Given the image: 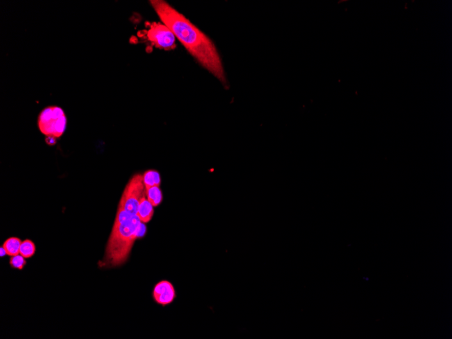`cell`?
Masks as SVG:
<instances>
[{
	"label": "cell",
	"mask_w": 452,
	"mask_h": 339,
	"mask_svg": "<svg viewBox=\"0 0 452 339\" xmlns=\"http://www.w3.org/2000/svg\"><path fill=\"white\" fill-rule=\"evenodd\" d=\"M150 2L161 22L188 52L219 81L227 84L222 59L211 39L167 1L151 0Z\"/></svg>",
	"instance_id": "cell-1"
},
{
	"label": "cell",
	"mask_w": 452,
	"mask_h": 339,
	"mask_svg": "<svg viewBox=\"0 0 452 339\" xmlns=\"http://www.w3.org/2000/svg\"><path fill=\"white\" fill-rule=\"evenodd\" d=\"M147 226L138 216L117 209L103 266L117 267L127 261L135 242L144 236Z\"/></svg>",
	"instance_id": "cell-2"
},
{
	"label": "cell",
	"mask_w": 452,
	"mask_h": 339,
	"mask_svg": "<svg viewBox=\"0 0 452 339\" xmlns=\"http://www.w3.org/2000/svg\"><path fill=\"white\" fill-rule=\"evenodd\" d=\"M37 124L43 134L58 138L65 131L67 117L60 107L48 106L40 112Z\"/></svg>",
	"instance_id": "cell-3"
},
{
	"label": "cell",
	"mask_w": 452,
	"mask_h": 339,
	"mask_svg": "<svg viewBox=\"0 0 452 339\" xmlns=\"http://www.w3.org/2000/svg\"><path fill=\"white\" fill-rule=\"evenodd\" d=\"M146 196V187L142 174L134 175L124 189L118 205L119 209L137 215L140 201Z\"/></svg>",
	"instance_id": "cell-4"
},
{
	"label": "cell",
	"mask_w": 452,
	"mask_h": 339,
	"mask_svg": "<svg viewBox=\"0 0 452 339\" xmlns=\"http://www.w3.org/2000/svg\"><path fill=\"white\" fill-rule=\"evenodd\" d=\"M147 26L144 36L152 46L165 51L175 49L176 37L165 25L153 22L148 23Z\"/></svg>",
	"instance_id": "cell-5"
},
{
	"label": "cell",
	"mask_w": 452,
	"mask_h": 339,
	"mask_svg": "<svg viewBox=\"0 0 452 339\" xmlns=\"http://www.w3.org/2000/svg\"><path fill=\"white\" fill-rule=\"evenodd\" d=\"M175 288L170 282L163 281L156 284L153 290V298L155 302L165 306L172 303L176 299Z\"/></svg>",
	"instance_id": "cell-6"
},
{
	"label": "cell",
	"mask_w": 452,
	"mask_h": 339,
	"mask_svg": "<svg viewBox=\"0 0 452 339\" xmlns=\"http://www.w3.org/2000/svg\"><path fill=\"white\" fill-rule=\"evenodd\" d=\"M154 213V207L148 201L147 196H144L139 204L137 216L142 223L146 224L151 222Z\"/></svg>",
	"instance_id": "cell-7"
},
{
	"label": "cell",
	"mask_w": 452,
	"mask_h": 339,
	"mask_svg": "<svg viewBox=\"0 0 452 339\" xmlns=\"http://www.w3.org/2000/svg\"><path fill=\"white\" fill-rule=\"evenodd\" d=\"M21 243L22 241L21 239L17 237H11L7 239L3 244L2 247L6 251V255L10 257L16 256L20 254Z\"/></svg>",
	"instance_id": "cell-8"
},
{
	"label": "cell",
	"mask_w": 452,
	"mask_h": 339,
	"mask_svg": "<svg viewBox=\"0 0 452 339\" xmlns=\"http://www.w3.org/2000/svg\"><path fill=\"white\" fill-rule=\"evenodd\" d=\"M146 196H147L148 201L153 205L154 208L158 207L163 201V192L160 186L146 188Z\"/></svg>",
	"instance_id": "cell-9"
},
{
	"label": "cell",
	"mask_w": 452,
	"mask_h": 339,
	"mask_svg": "<svg viewBox=\"0 0 452 339\" xmlns=\"http://www.w3.org/2000/svg\"><path fill=\"white\" fill-rule=\"evenodd\" d=\"M143 182L146 188L152 186H160L161 183V175L157 171L147 170L144 173Z\"/></svg>",
	"instance_id": "cell-10"
},
{
	"label": "cell",
	"mask_w": 452,
	"mask_h": 339,
	"mask_svg": "<svg viewBox=\"0 0 452 339\" xmlns=\"http://www.w3.org/2000/svg\"><path fill=\"white\" fill-rule=\"evenodd\" d=\"M36 248L35 244L30 240H25L22 242L20 248V255L25 259L31 258L35 255Z\"/></svg>",
	"instance_id": "cell-11"
},
{
	"label": "cell",
	"mask_w": 452,
	"mask_h": 339,
	"mask_svg": "<svg viewBox=\"0 0 452 339\" xmlns=\"http://www.w3.org/2000/svg\"><path fill=\"white\" fill-rule=\"evenodd\" d=\"M26 264L25 258H23L20 254L11 257L10 260V265L13 268L23 269V267L25 266Z\"/></svg>",
	"instance_id": "cell-12"
},
{
	"label": "cell",
	"mask_w": 452,
	"mask_h": 339,
	"mask_svg": "<svg viewBox=\"0 0 452 339\" xmlns=\"http://www.w3.org/2000/svg\"><path fill=\"white\" fill-rule=\"evenodd\" d=\"M55 139H56L55 137H47V139H46V142H47V144H49V145H54V144H55V142H56Z\"/></svg>",
	"instance_id": "cell-13"
},
{
	"label": "cell",
	"mask_w": 452,
	"mask_h": 339,
	"mask_svg": "<svg viewBox=\"0 0 452 339\" xmlns=\"http://www.w3.org/2000/svg\"><path fill=\"white\" fill-rule=\"evenodd\" d=\"M6 255V251L3 249V247L1 248V257H3L4 255Z\"/></svg>",
	"instance_id": "cell-14"
}]
</instances>
